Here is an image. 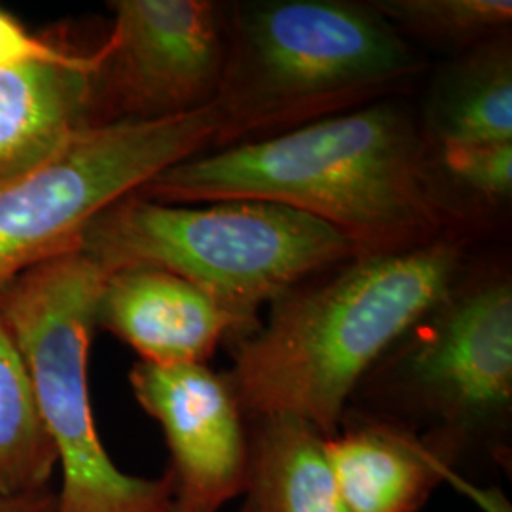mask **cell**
<instances>
[{"mask_svg": "<svg viewBox=\"0 0 512 512\" xmlns=\"http://www.w3.org/2000/svg\"><path fill=\"white\" fill-rule=\"evenodd\" d=\"M137 194L160 203H279L336 228L363 255L418 247L448 226L420 124L391 101L196 154Z\"/></svg>", "mask_w": 512, "mask_h": 512, "instance_id": "obj_1", "label": "cell"}, {"mask_svg": "<svg viewBox=\"0 0 512 512\" xmlns=\"http://www.w3.org/2000/svg\"><path fill=\"white\" fill-rule=\"evenodd\" d=\"M465 249L450 236L368 253L296 285L264 327L236 342L224 372L243 418L294 416L332 437L357 387L408 330L463 279Z\"/></svg>", "mask_w": 512, "mask_h": 512, "instance_id": "obj_2", "label": "cell"}, {"mask_svg": "<svg viewBox=\"0 0 512 512\" xmlns=\"http://www.w3.org/2000/svg\"><path fill=\"white\" fill-rule=\"evenodd\" d=\"M423 71L425 59L372 4L239 2L226 10L217 147L380 103Z\"/></svg>", "mask_w": 512, "mask_h": 512, "instance_id": "obj_3", "label": "cell"}, {"mask_svg": "<svg viewBox=\"0 0 512 512\" xmlns=\"http://www.w3.org/2000/svg\"><path fill=\"white\" fill-rule=\"evenodd\" d=\"M80 249L107 274L150 266L181 275L255 329L262 306L363 255L336 228L279 203H160L139 194L93 220Z\"/></svg>", "mask_w": 512, "mask_h": 512, "instance_id": "obj_4", "label": "cell"}, {"mask_svg": "<svg viewBox=\"0 0 512 512\" xmlns=\"http://www.w3.org/2000/svg\"><path fill=\"white\" fill-rule=\"evenodd\" d=\"M357 393L368 403L355 410L410 429L456 475L475 459L509 467L511 277L461 279L385 353Z\"/></svg>", "mask_w": 512, "mask_h": 512, "instance_id": "obj_5", "label": "cell"}, {"mask_svg": "<svg viewBox=\"0 0 512 512\" xmlns=\"http://www.w3.org/2000/svg\"><path fill=\"white\" fill-rule=\"evenodd\" d=\"M107 272L82 249L16 277L0 294V319L29 372L40 416L54 440L61 490L57 512H171L169 476L120 471L93 418L88 355Z\"/></svg>", "mask_w": 512, "mask_h": 512, "instance_id": "obj_6", "label": "cell"}, {"mask_svg": "<svg viewBox=\"0 0 512 512\" xmlns=\"http://www.w3.org/2000/svg\"><path fill=\"white\" fill-rule=\"evenodd\" d=\"M222 116L202 109L114 120L74 131L37 164L0 183V294L21 274L80 249L88 226L173 165L217 147Z\"/></svg>", "mask_w": 512, "mask_h": 512, "instance_id": "obj_7", "label": "cell"}, {"mask_svg": "<svg viewBox=\"0 0 512 512\" xmlns=\"http://www.w3.org/2000/svg\"><path fill=\"white\" fill-rule=\"evenodd\" d=\"M101 44L97 122L156 120L202 109L219 93L226 10L209 0H114Z\"/></svg>", "mask_w": 512, "mask_h": 512, "instance_id": "obj_8", "label": "cell"}, {"mask_svg": "<svg viewBox=\"0 0 512 512\" xmlns=\"http://www.w3.org/2000/svg\"><path fill=\"white\" fill-rule=\"evenodd\" d=\"M135 401L164 431L175 507L219 512L241 494L247 429L224 372L207 365H156L129 370Z\"/></svg>", "mask_w": 512, "mask_h": 512, "instance_id": "obj_9", "label": "cell"}, {"mask_svg": "<svg viewBox=\"0 0 512 512\" xmlns=\"http://www.w3.org/2000/svg\"><path fill=\"white\" fill-rule=\"evenodd\" d=\"M95 321L156 365H205L220 342L256 330L181 275L150 266L105 275Z\"/></svg>", "mask_w": 512, "mask_h": 512, "instance_id": "obj_10", "label": "cell"}, {"mask_svg": "<svg viewBox=\"0 0 512 512\" xmlns=\"http://www.w3.org/2000/svg\"><path fill=\"white\" fill-rule=\"evenodd\" d=\"M325 452L348 512H418L454 475L410 429L351 408Z\"/></svg>", "mask_w": 512, "mask_h": 512, "instance_id": "obj_11", "label": "cell"}, {"mask_svg": "<svg viewBox=\"0 0 512 512\" xmlns=\"http://www.w3.org/2000/svg\"><path fill=\"white\" fill-rule=\"evenodd\" d=\"M101 46L73 61L0 71V183L97 122Z\"/></svg>", "mask_w": 512, "mask_h": 512, "instance_id": "obj_12", "label": "cell"}, {"mask_svg": "<svg viewBox=\"0 0 512 512\" xmlns=\"http://www.w3.org/2000/svg\"><path fill=\"white\" fill-rule=\"evenodd\" d=\"M247 433L241 512H348L325 439L294 416H262Z\"/></svg>", "mask_w": 512, "mask_h": 512, "instance_id": "obj_13", "label": "cell"}, {"mask_svg": "<svg viewBox=\"0 0 512 512\" xmlns=\"http://www.w3.org/2000/svg\"><path fill=\"white\" fill-rule=\"evenodd\" d=\"M423 135L437 148L512 143L509 35L486 40L448 65L427 97Z\"/></svg>", "mask_w": 512, "mask_h": 512, "instance_id": "obj_14", "label": "cell"}, {"mask_svg": "<svg viewBox=\"0 0 512 512\" xmlns=\"http://www.w3.org/2000/svg\"><path fill=\"white\" fill-rule=\"evenodd\" d=\"M57 463L29 372L0 319V495L48 490Z\"/></svg>", "mask_w": 512, "mask_h": 512, "instance_id": "obj_15", "label": "cell"}, {"mask_svg": "<svg viewBox=\"0 0 512 512\" xmlns=\"http://www.w3.org/2000/svg\"><path fill=\"white\" fill-rule=\"evenodd\" d=\"M370 4L401 35L463 50L505 35L512 19L511 0H378Z\"/></svg>", "mask_w": 512, "mask_h": 512, "instance_id": "obj_16", "label": "cell"}, {"mask_svg": "<svg viewBox=\"0 0 512 512\" xmlns=\"http://www.w3.org/2000/svg\"><path fill=\"white\" fill-rule=\"evenodd\" d=\"M440 169L454 183L488 202H509L512 143L439 148Z\"/></svg>", "mask_w": 512, "mask_h": 512, "instance_id": "obj_17", "label": "cell"}, {"mask_svg": "<svg viewBox=\"0 0 512 512\" xmlns=\"http://www.w3.org/2000/svg\"><path fill=\"white\" fill-rule=\"evenodd\" d=\"M82 50L65 42L31 33L23 23L0 8V71L27 63H61L73 61Z\"/></svg>", "mask_w": 512, "mask_h": 512, "instance_id": "obj_18", "label": "cell"}, {"mask_svg": "<svg viewBox=\"0 0 512 512\" xmlns=\"http://www.w3.org/2000/svg\"><path fill=\"white\" fill-rule=\"evenodd\" d=\"M0 512H57V494L48 488L35 494L0 495Z\"/></svg>", "mask_w": 512, "mask_h": 512, "instance_id": "obj_19", "label": "cell"}, {"mask_svg": "<svg viewBox=\"0 0 512 512\" xmlns=\"http://www.w3.org/2000/svg\"><path fill=\"white\" fill-rule=\"evenodd\" d=\"M450 484L456 486L463 494L471 495L476 503L480 505V509H484L486 512H512L509 501L499 490H492V488L482 490V488L475 486L473 482H469L467 478L459 475L452 476Z\"/></svg>", "mask_w": 512, "mask_h": 512, "instance_id": "obj_20", "label": "cell"}, {"mask_svg": "<svg viewBox=\"0 0 512 512\" xmlns=\"http://www.w3.org/2000/svg\"><path fill=\"white\" fill-rule=\"evenodd\" d=\"M171 512H186V511H183V509H179V507H175V505H173V511Z\"/></svg>", "mask_w": 512, "mask_h": 512, "instance_id": "obj_21", "label": "cell"}]
</instances>
